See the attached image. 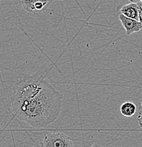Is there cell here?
<instances>
[{"label": "cell", "instance_id": "obj_1", "mask_svg": "<svg viewBox=\"0 0 142 147\" xmlns=\"http://www.w3.org/2000/svg\"><path fill=\"white\" fill-rule=\"evenodd\" d=\"M63 96L37 76L16 83L11 97L13 116L21 124L42 128L54 122L62 110Z\"/></svg>", "mask_w": 142, "mask_h": 147}, {"label": "cell", "instance_id": "obj_2", "mask_svg": "<svg viewBox=\"0 0 142 147\" xmlns=\"http://www.w3.org/2000/svg\"><path fill=\"white\" fill-rule=\"evenodd\" d=\"M41 146L44 147H72L74 146V143L64 133L50 132L45 136Z\"/></svg>", "mask_w": 142, "mask_h": 147}, {"label": "cell", "instance_id": "obj_3", "mask_svg": "<svg viewBox=\"0 0 142 147\" xmlns=\"http://www.w3.org/2000/svg\"><path fill=\"white\" fill-rule=\"evenodd\" d=\"M119 19H120L124 28H125L127 36H129V35L136 33V32L140 31L142 29L141 24L138 20L127 17V16L123 15L122 13L120 14Z\"/></svg>", "mask_w": 142, "mask_h": 147}, {"label": "cell", "instance_id": "obj_4", "mask_svg": "<svg viewBox=\"0 0 142 147\" xmlns=\"http://www.w3.org/2000/svg\"><path fill=\"white\" fill-rule=\"evenodd\" d=\"M50 0H21L24 9L26 11L36 13L41 12L47 7Z\"/></svg>", "mask_w": 142, "mask_h": 147}, {"label": "cell", "instance_id": "obj_5", "mask_svg": "<svg viewBox=\"0 0 142 147\" xmlns=\"http://www.w3.org/2000/svg\"><path fill=\"white\" fill-rule=\"evenodd\" d=\"M121 13L127 17L139 21V7L137 3L131 2L122 7Z\"/></svg>", "mask_w": 142, "mask_h": 147}, {"label": "cell", "instance_id": "obj_6", "mask_svg": "<svg viewBox=\"0 0 142 147\" xmlns=\"http://www.w3.org/2000/svg\"><path fill=\"white\" fill-rule=\"evenodd\" d=\"M137 111V106L132 102H125L120 107V113L127 117H132Z\"/></svg>", "mask_w": 142, "mask_h": 147}, {"label": "cell", "instance_id": "obj_7", "mask_svg": "<svg viewBox=\"0 0 142 147\" xmlns=\"http://www.w3.org/2000/svg\"><path fill=\"white\" fill-rule=\"evenodd\" d=\"M137 3L138 4L139 7V21L141 23L142 25V2L139 1Z\"/></svg>", "mask_w": 142, "mask_h": 147}, {"label": "cell", "instance_id": "obj_8", "mask_svg": "<svg viewBox=\"0 0 142 147\" xmlns=\"http://www.w3.org/2000/svg\"><path fill=\"white\" fill-rule=\"evenodd\" d=\"M138 122L139 124V126L142 128V115H139L138 117Z\"/></svg>", "mask_w": 142, "mask_h": 147}, {"label": "cell", "instance_id": "obj_9", "mask_svg": "<svg viewBox=\"0 0 142 147\" xmlns=\"http://www.w3.org/2000/svg\"><path fill=\"white\" fill-rule=\"evenodd\" d=\"M129 1H131V2H134V0H129Z\"/></svg>", "mask_w": 142, "mask_h": 147}, {"label": "cell", "instance_id": "obj_10", "mask_svg": "<svg viewBox=\"0 0 142 147\" xmlns=\"http://www.w3.org/2000/svg\"><path fill=\"white\" fill-rule=\"evenodd\" d=\"M139 1H141V2H142V0H139Z\"/></svg>", "mask_w": 142, "mask_h": 147}, {"label": "cell", "instance_id": "obj_11", "mask_svg": "<svg viewBox=\"0 0 142 147\" xmlns=\"http://www.w3.org/2000/svg\"><path fill=\"white\" fill-rule=\"evenodd\" d=\"M141 107H142V102H141Z\"/></svg>", "mask_w": 142, "mask_h": 147}]
</instances>
